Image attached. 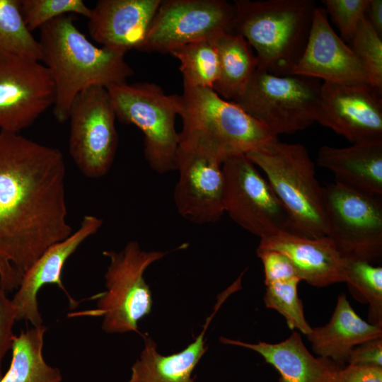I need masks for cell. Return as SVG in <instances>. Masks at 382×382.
Returning a JSON list of instances; mask_svg holds the SVG:
<instances>
[{
    "label": "cell",
    "mask_w": 382,
    "mask_h": 382,
    "mask_svg": "<svg viewBox=\"0 0 382 382\" xmlns=\"http://www.w3.org/2000/svg\"><path fill=\"white\" fill-rule=\"evenodd\" d=\"M54 100L53 81L40 61L0 54V131L18 133L26 129Z\"/></svg>",
    "instance_id": "14"
},
{
    "label": "cell",
    "mask_w": 382,
    "mask_h": 382,
    "mask_svg": "<svg viewBox=\"0 0 382 382\" xmlns=\"http://www.w3.org/2000/svg\"><path fill=\"white\" fill-rule=\"evenodd\" d=\"M348 45L363 64L371 86L382 93V37L366 17Z\"/></svg>",
    "instance_id": "30"
},
{
    "label": "cell",
    "mask_w": 382,
    "mask_h": 382,
    "mask_svg": "<svg viewBox=\"0 0 382 382\" xmlns=\"http://www.w3.org/2000/svg\"><path fill=\"white\" fill-rule=\"evenodd\" d=\"M61 151L0 131V285L20 286L52 245L72 233Z\"/></svg>",
    "instance_id": "1"
},
{
    "label": "cell",
    "mask_w": 382,
    "mask_h": 382,
    "mask_svg": "<svg viewBox=\"0 0 382 382\" xmlns=\"http://www.w3.org/2000/svg\"><path fill=\"white\" fill-rule=\"evenodd\" d=\"M328 232L340 255L371 262L382 255L381 197L336 183L323 186Z\"/></svg>",
    "instance_id": "12"
},
{
    "label": "cell",
    "mask_w": 382,
    "mask_h": 382,
    "mask_svg": "<svg viewBox=\"0 0 382 382\" xmlns=\"http://www.w3.org/2000/svg\"><path fill=\"white\" fill-rule=\"evenodd\" d=\"M232 33L255 51L257 67L277 76L291 75L306 48L313 0H236Z\"/></svg>",
    "instance_id": "3"
},
{
    "label": "cell",
    "mask_w": 382,
    "mask_h": 382,
    "mask_svg": "<svg viewBox=\"0 0 382 382\" xmlns=\"http://www.w3.org/2000/svg\"><path fill=\"white\" fill-rule=\"evenodd\" d=\"M170 251H146L136 241L119 252L105 250L109 265L105 274L107 291L97 295L96 308L74 312L69 317H102L106 333L137 332L138 322L152 309L151 291L144 278L146 270Z\"/></svg>",
    "instance_id": "5"
},
{
    "label": "cell",
    "mask_w": 382,
    "mask_h": 382,
    "mask_svg": "<svg viewBox=\"0 0 382 382\" xmlns=\"http://www.w3.org/2000/svg\"><path fill=\"white\" fill-rule=\"evenodd\" d=\"M365 17L377 33L382 37V1L369 0Z\"/></svg>",
    "instance_id": "37"
},
{
    "label": "cell",
    "mask_w": 382,
    "mask_h": 382,
    "mask_svg": "<svg viewBox=\"0 0 382 382\" xmlns=\"http://www.w3.org/2000/svg\"><path fill=\"white\" fill-rule=\"evenodd\" d=\"M222 170L224 213L236 224L260 239L299 234L270 183L245 154L226 157Z\"/></svg>",
    "instance_id": "9"
},
{
    "label": "cell",
    "mask_w": 382,
    "mask_h": 382,
    "mask_svg": "<svg viewBox=\"0 0 382 382\" xmlns=\"http://www.w3.org/2000/svg\"><path fill=\"white\" fill-rule=\"evenodd\" d=\"M219 64V76L212 89L222 98L234 101L243 93L255 71V54L240 35L224 33L212 38Z\"/></svg>",
    "instance_id": "24"
},
{
    "label": "cell",
    "mask_w": 382,
    "mask_h": 382,
    "mask_svg": "<svg viewBox=\"0 0 382 382\" xmlns=\"http://www.w3.org/2000/svg\"><path fill=\"white\" fill-rule=\"evenodd\" d=\"M314 353L338 364L347 362L351 350L372 339L382 337V326L364 320L354 311L345 294H339L329 322L312 328L306 335Z\"/></svg>",
    "instance_id": "23"
},
{
    "label": "cell",
    "mask_w": 382,
    "mask_h": 382,
    "mask_svg": "<svg viewBox=\"0 0 382 382\" xmlns=\"http://www.w3.org/2000/svg\"><path fill=\"white\" fill-rule=\"evenodd\" d=\"M116 115L107 88L92 86L80 92L69 110V152L81 173L104 176L117 152Z\"/></svg>",
    "instance_id": "11"
},
{
    "label": "cell",
    "mask_w": 382,
    "mask_h": 382,
    "mask_svg": "<svg viewBox=\"0 0 382 382\" xmlns=\"http://www.w3.org/2000/svg\"><path fill=\"white\" fill-rule=\"evenodd\" d=\"M169 54L180 63L183 84L212 89L219 76V58L212 39L200 40L181 45Z\"/></svg>",
    "instance_id": "26"
},
{
    "label": "cell",
    "mask_w": 382,
    "mask_h": 382,
    "mask_svg": "<svg viewBox=\"0 0 382 382\" xmlns=\"http://www.w3.org/2000/svg\"><path fill=\"white\" fill-rule=\"evenodd\" d=\"M345 259V282L356 300L369 304V323L382 326V267Z\"/></svg>",
    "instance_id": "27"
},
{
    "label": "cell",
    "mask_w": 382,
    "mask_h": 382,
    "mask_svg": "<svg viewBox=\"0 0 382 382\" xmlns=\"http://www.w3.org/2000/svg\"><path fill=\"white\" fill-rule=\"evenodd\" d=\"M47 328L40 325L21 330L12 344L10 367L0 382H61L58 368L44 359V336Z\"/></svg>",
    "instance_id": "25"
},
{
    "label": "cell",
    "mask_w": 382,
    "mask_h": 382,
    "mask_svg": "<svg viewBox=\"0 0 382 382\" xmlns=\"http://www.w3.org/2000/svg\"><path fill=\"white\" fill-rule=\"evenodd\" d=\"M265 174L299 235L326 236L324 187L316 177L315 166L301 144L280 142L277 138L245 154Z\"/></svg>",
    "instance_id": "4"
},
{
    "label": "cell",
    "mask_w": 382,
    "mask_h": 382,
    "mask_svg": "<svg viewBox=\"0 0 382 382\" xmlns=\"http://www.w3.org/2000/svg\"><path fill=\"white\" fill-rule=\"evenodd\" d=\"M321 84L317 79L277 76L257 67L243 93L232 102L272 135L294 134L316 121Z\"/></svg>",
    "instance_id": "7"
},
{
    "label": "cell",
    "mask_w": 382,
    "mask_h": 382,
    "mask_svg": "<svg viewBox=\"0 0 382 382\" xmlns=\"http://www.w3.org/2000/svg\"><path fill=\"white\" fill-rule=\"evenodd\" d=\"M341 382H382V368L348 364L340 371Z\"/></svg>",
    "instance_id": "36"
},
{
    "label": "cell",
    "mask_w": 382,
    "mask_h": 382,
    "mask_svg": "<svg viewBox=\"0 0 382 382\" xmlns=\"http://www.w3.org/2000/svg\"><path fill=\"white\" fill-rule=\"evenodd\" d=\"M0 285V380L1 379L2 360L6 352L11 349L15 335L13 327L16 321V310L12 299Z\"/></svg>",
    "instance_id": "34"
},
{
    "label": "cell",
    "mask_w": 382,
    "mask_h": 382,
    "mask_svg": "<svg viewBox=\"0 0 382 382\" xmlns=\"http://www.w3.org/2000/svg\"><path fill=\"white\" fill-rule=\"evenodd\" d=\"M6 54L41 59L38 40L24 21L21 0H0V54Z\"/></svg>",
    "instance_id": "28"
},
{
    "label": "cell",
    "mask_w": 382,
    "mask_h": 382,
    "mask_svg": "<svg viewBox=\"0 0 382 382\" xmlns=\"http://www.w3.org/2000/svg\"><path fill=\"white\" fill-rule=\"evenodd\" d=\"M349 365L382 368V337L364 342L350 352Z\"/></svg>",
    "instance_id": "35"
},
{
    "label": "cell",
    "mask_w": 382,
    "mask_h": 382,
    "mask_svg": "<svg viewBox=\"0 0 382 382\" xmlns=\"http://www.w3.org/2000/svg\"><path fill=\"white\" fill-rule=\"evenodd\" d=\"M334 382H341L340 377V373L337 378L334 381Z\"/></svg>",
    "instance_id": "38"
},
{
    "label": "cell",
    "mask_w": 382,
    "mask_h": 382,
    "mask_svg": "<svg viewBox=\"0 0 382 382\" xmlns=\"http://www.w3.org/2000/svg\"><path fill=\"white\" fill-rule=\"evenodd\" d=\"M161 0H100L88 18L90 35L102 47L140 51Z\"/></svg>",
    "instance_id": "18"
},
{
    "label": "cell",
    "mask_w": 382,
    "mask_h": 382,
    "mask_svg": "<svg viewBox=\"0 0 382 382\" xmlns=\"http://www.w3.org/2000/svg\"><path fill=\"white\" fill-rule=\"evenodd\" d=\"M181 110L183 135L196 137L224 157L246 154L277 138L236 103L213 89L183 84Z\"/></svg>",
    "instance_id": "8"
},
{
    "label": "cell",
    "mask_w": 382,
    "mask_h": 382,
    "mask_svg": "<svg viewBox=\"0 0 382 382\" xmlns=\"http://www.w3.org/2000/svg\"><path fill=\"white\" fill-rule=\"evenodd\" d=\"M235 8L224 0H161L142 52L169 53L181 45L232 33Z\"/></svg>",
    "instance_id": "13"
},
{
    "label": "cell",
    "mask_w": 382,
    "mask_h": 382,
    "mask_svg": "<svg viewBox=\"0 0 382 382\" xmlns=\"http://www.w3.org/2000/svg\"><path fill=\"white\" fill-rule=\"evenodd\" d=\"M219 340L257 352L279 373L282 382H334L342 368L328 359L313 357L297 331L278 343L253 344L223 337Z\"/></svg>",
    "instance_id": "20"
},
{
    "label": "cell",
    "mask_w": 382,
    "mask_h": 382,
    "mask_svg": "<svg viewBox=\"0 0 382 382\" xmlns=\"http://www.w3.org/2000/svg\"><path fill=\"white\" fill-rule=\"evenodd\" d=\"M38 42L40 62L54 85L52 112L59 123L68 121L74 98L84 89L127 83L134 74L125 54L93 45L75 25L71 15L42 26Z\"/></svg>",
    "instance_id": "2"
},
{
    "label": "cell",
    "mask_w": 382,
    "mask_h": 382,
    "mask_svg": "<svg viewBox=\"0 0 382 382\" xmlns=\"http://www.w3.org/2000/svg\"><path fill=\"white\" fill-rule=\"evenodd\" d=\"M291 74L322 79L323 82L371 85L363 64L333 30L325 10L321 7L315 9L306 48Z\"/></svg>",
    "instance_id": "16"
},
{
    "label": "cell",
    "mask_w": 382,
    "mask_h": 382,
    "mask_svg": "<svg viewBox=\"0 0 382 382\" xmlns=\"http://www.w3.org/2000/svg\"><path fill=\"white\" fill-rule=\"evenodd\" d=\"M301 281L299 277H295L265 284L264 301L267 308L277 311L284 317L291 330L297 329L306 335L312 328L306 320L303 304L298 296L297 286Z\"/></svg>",
    "instance_id": "29"
},
{
    "label": "cell",
    "mask_w": 382,
    "mask_h": 382,
    "mask_svg": "<svg viewBox=\"0 0 382 382\" xmlns=\"http://www.w3.org/2000/svg\"><path fill=\"white\" fill-rule=\"evenodd\" d=\"M257 248L284 255L301 279L312 286L324 287L345 282V259L327 236L281 233L261 238Z\"/></svg>",
    "instance_id": "19"
},
{
    "label": "cell",
    "mask_w": 382,
    "mask_h": 382,
    "mask_svg": "<svg viewBox=\"0 0 382 382\" xmlns=\"http://www.w3.org/2000/svg\"><path fill=\"white\" fill-rule=\"evenodd\" d=\"M237 289L231 284L219 295L214 311L208 316L203 329L195 340L181 352L170 355H162L156 344L147 335H142L144 347L132 366V375L128 382H195L192 372L200 359L207 352L205 333L221 305Z\"/></svg>",
    "instance_id": "22"
},
{
    "label": "cell",
    "mask_w": 382,
    "mask_h": 382,
    "mask_svg": "<svg viewBox=\"0 0 382 382\" xmlns=\"http://www.w3.org/2000/svg\"><path fill=\"white\" fill-rule=\"evenodd\" d=\"M318 164L333 173L335 183L369 196H382V140L345 148H320Z\"/></svg>",
    "instance_id": "21"
},
{
    "label": "cell",
    "mask_w": 382,
    "mask_h": 382,
    "mask_svg": "<svg viewBox=\"0 0 382 382\" xmlns=\"http://www.w3.org/2000/svg\"><path fill=\"white\" fill-rule=\"evenodd\" d=\"M107 90L117 119L142 132L144 154L150 168L159 174L175 170L180 143L175 120L181 110V96L167 94L147 82H127Z\"/></svg>",
    "instance_id": "6"
},
{
    "label": "cell",
    "mask_w": 382,
    "mask_h": 382,
    "mask_svg": "<svg viewBox=\"0 0 382 382\" xmlns=\"http://www.w3.org/2000/svg\"><path fill=\"white\" fill-rule=\"evenodd\" d=\"M369 0H323L328 13L348 45L365 18Z\"/></svg>",
    "instance_id": "32"
},
{
    "label": "cell",
    "mask_w": 382,
    "mask_h": 382,
    "mask_svg": "<svg viewBox=\"0 0 382 382\" xmlns=\"http://www.w3.org/2000/svg\"><path fill=\"white\" fill-rule=\"evenodd\" d=\"M223 155L209 143L180 134L173 199L178 214L197 224L218 221L224 214Z\"/></svg>",
    "instance_id": "10"
},
{
    "label": "cell",
    "mask_w": 382,
    "mask_h": 382,
    "mask_svg": "<svg viewBox=\"0 0 382 382\" xmlns=\"http://www.w3.org/2000/svg\"><path fill=\"white\" fill-rule=\"evenodd\" d=\"M256 252L263 265L265 284L299 277L291 262L280 253L260 248Z\"/></svg>",
    "instance_id": "33"
},
{
    "label": "cell",
    "mask_w": 382,
    "mask_h": 382,
    "mask_svg": "<svg viewBox=\"0 0 382 382\" xmlns=\"http://www.w3.org/2000/svg\"><path fill=\"white\" fill-rule=\"evenodd\" d=\"M103 225V220L93 215H85L79 228L66 238L50 246L25 273L12 299L16 310V320H24L32 326L42 325L38 308L37 294L46 284H57L66 295L71 308L78 306L67 292L61 279L63 267L68 258L88 238Z\"/></svg>",
    "instance_id": "17"
},
{
    "label": "cell",
    "mask_w": 382,
    "mask_h": 382,
    "mask_svg": "<svg viewBox=\"0 0 382 382\" xmlns=\"http://www.w3.org/2000/svg\"><path fill=\"white\" fill-rule=\"evenodd\" d=\"M381 95L370 84L323 82L316 122L352 144L382 140Z\"/></svg>",
    "instance_id": "15"
},
{
    "label": "cell",
    "mask_w": 382,
    "mask_h": 382,
    "mask_svg": "<svg viewBox=\"0 0 382 382\" xmlns=\"http://www.w3.org/2000/svg\"><path fill=\"white\" fill-rule=\"evenodd\" d=\"M21 10L31 32L62 16L79 14L88 18L91 13L83 0H21Z\"/></svg>",
    "instance_id": "31"
}]
</instances>
